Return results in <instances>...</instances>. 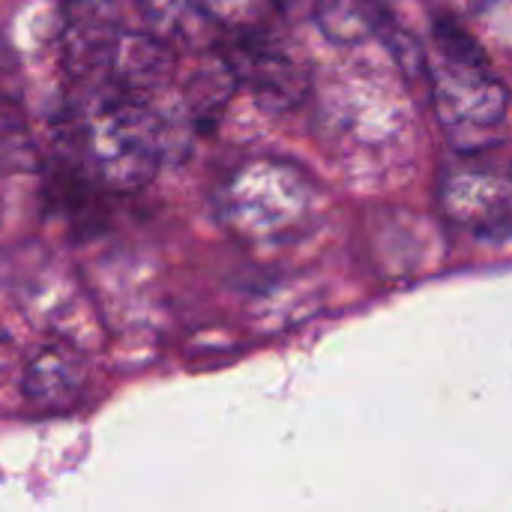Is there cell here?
<instances>
[{
	"label": "cell",
	"instance_id": "cell-1",
	"mask_svg": "<svg viewBox=\"0 0 512 512\" xmlns=\"http://www.w3.org/2000/svg\"><path fill=\"white\" fill-rule=\"evenodd\" d=\"M84 90V99L54 123L63 150H75L102 189L135 192L147 186L171 153L177 126L153 96L126 93L114 84Z\"/></svg>",
	"mask_w": 512,
	"mask_h": 512
},
{
	"label": "cell",
	"instance_id": "cell-2",
	"mask_svg": "<svg viewBox=\"0 0 512 512\" xmlns=\"http://www.w3.org/2000/svg\"><path fill=\"white\" fill-rule=\"evenodd\" d=\"M309 177L279 159H252L228 174L219 189L222 222L255 243L291 240L312 213Z\"/></svg>",
	"mask_w": 512,
	"mask_h": 512
},
{
	"label": "cell",
	"instance_id": "cell-3",
	"mask_svg": "<svg viewBox=\"0 0 512 512\" xmlns=\"http://www.w3.org/2000/svg\"><path fill=\"white\" fill-rule=\"evenodd\" d=\"M426 75L432 81L438 123L462 156L486 153L489 147L501 144L510 93L492 66H465L426 57Z\"/></svg>",
	"mask_w": 512,
	"mask_h": 512
},
{
	"label": "cell",
	"instance_id": "cell-4",
	"mask_svg": "<svg viewBox=\"0 0 512 512\" xmlns=\"http://www.w3.org/2000/svg\"><path fill=\"white\" fill-rule=\"evenodd\" d=\"M213 51L225 60L237 87H246L270 114L297 108L309 93V66L270 27L225 30Z\"/></svg>",
	"mask_w": 512,
	"mask_h": 512
},
{
	"label": "cell",
	"instance_id": "cell-5",
	"mask_svg": "<svg viewBox=\"0 0 512 512\" xmlns=\"http://www.w3.org/2000/svg\"><path fill=\"white\" fill-rule=\"evenodd\" d=\"M462 156V153H459ZM483 153L462 156L441 177V210L456 225L504 240L510 231V180L492 162L480 159Z\"/></svg>",
	"mask_w": 512,
	"mask_h": 512
},
{
	"label": "cell",
	"instance_id": "cell-6",
	"mask_svg": "<svg viewBox=\"0 0 512 512\" xmlns=\"http://www.w3.org/2000/svg\"><path fill=\"white\" fill-rule=\"evenodd\" d=\"M177 66V51L156 36L144 30H129L123 27L111 54L108 78L105 84H114L126 93L138 96H156L168 81Z\"/></svg>",
	"mask_w": 512,
	"mask_h": 512
},
{
	"label": "cell",
	"instance_id": "cell-7",
	"mask_svg": "<svg viewBox=\"0 0 512 512\" xmlns=\"http://www.w3.org/2000/svg\"><path fill=\"white\" fill-rule=\"evenodd\" d=\"M84 363L66 345H42L24 369V399L36 411H66L84 393Z\"/></svg>",
	"mask_w": 512,
	"mask_h": 512
},
{
	"label": "cell",
	"instance_id": "cell-8",
	"mask_svg": "<svg viewBox=\"0 0 512 512\" xmlns=\"http://www.w3.org/2000/svg\"><path fill=\"white\" fill-rule=\"evenodd\" d=\"M129 6L141 18L138 30L156 36L174 51H213L222 39V27H216L195 0H129Z\"/></svg>",
	"mask_w": 512,
	"mask_h": 512
},
{
	"label": "cell",
	"instance_id": "cell-9",
	"mask_svg": "<svg viewBox=\"0 0 512 512\" xmlns=\"http://www.w3.org/2000/svg\"><path fill=\"white\" fill-rule=\"evenodd\" d=\"M312 21L336 45H363L396 27L384 0H315Z\"/></svg>",
	"mask_w": 512,
	"mask_h": 512
},
{
	"label": "cell",
	"instance_id": "cell-10",
	"mask_svg": "<svg viewBox=\"0 0 512 512\" xmlns=\"http://www.w3.org/2000/svg\"><path fill=\"white\" fill-rule=\"evenodd\" d=\"M237 90V81L225 60L216 51H204V66L186 81L180 105L192 123V129H207L228 105L231 93Z\"/></svg>",
	"mask_w": 512,
	"mask_h": 512
},
{
	"label": "cell",
	"instance_id": "cell-11",
	"mask_svg": "<svg viewBox=\"0 0 512 512\" xmlns=\"http://www.w3.org/2000/svg\"><path fill=\"white\" fill-rule=\"evenodd\" d=\"M36 165V144L27 126V117L0 102V168H33Z\"/></svg>",
	"mask_w": 512,
	"mask_h": 512
},
{
	"label": "cell",
	"instance_id": "cell-12",
	"mask_svg": "<svg viewBox=\"0 0 512 512\" xmlns=\"http://www.w3.org/2000/svg\"><path fill=\"white\" fill-rule=\"evenodd\" d=\"M432 42L441 60L450 63H465V66H492L489 54L483 51V45L456 21V18H435L432 24Z\"/></svg>",
	"mask_w": 512,
	"mask_h": 512
},
{
	"label": "cell",
	"instance_id": "cell-13",
	"mask_svg": "<svg viewBox=\"0 0 512 512\" xmlns=\"http://www.w3.org/2000/svg\"><path fill=\"white\" fill-rule=\"evenodd\" d=\"M216 27L225 30H252V27H270L267 18L276 15L273 0H195Z\"/></svg>",
	"mask_w": 512,
	"mask_h": 512
},
{
	"label": "cell",
	"instance_id": "cell-14",
	"mask_svg": "<svg viewBox=\"0 0 512 512\" xmlns=\"http://www.w3.org/2000/svg\"><path fill=\"white\" fill-rule=\"evenodd\" d=\"M273 9L285 18H312L315 0H273Z\"/></svg>",
	"mask_w": 512,
	"mask_h": 512
},
{
	"label": "cell",
	"instance_id": "cell-15",
	"mask_svg": "<svg viewBox=\"0 0 512 512\" xmlns=\"http://www.w3.org/2000/svg\"><path fill=\"white\" fill-rule=\"evenodd\" d=\"M9 357H12V348H9V339L0 333V372L9 366Z\"/></svg>",
	"mask_w": 512,
	"mask_h": 512
}]
</instances>
